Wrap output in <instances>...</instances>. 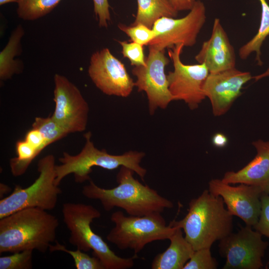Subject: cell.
<instances>
[{"label": "cell", "instance_id": "6da1fadb", "mask_svg": "<svg viewBox=\"0 0 269 269\" xmlns=\"http://www.w3.org/2000/svg\"><path fill=\"white\" fill-rule=\"evenodd\" d=\"M134 172L131 169L122 166L117 175L118 186L105 189L90 180L89 184L83 186L82 193L87 198L99 200L106 211L118 207L131 216L161 213L166 209L173 208L172 202L134 178Z\"/></svg>", "mask_w": 269, "mask_h": 269}, {"label": "cell", "instance_id": "7a4b0ae2", "mask_svg": "<svg viewBox=\"0 0 269 269\" xmlns=\"http://www.w3.org/2000/svg\"><path fill=\"white\" fill-rule=\"evenodd\" d=\"M59 221L38 208H28L0 219V253L36 250L45 253L55 241Z\"/></svg>", "mask_w": 269, "mask_h": 269}, {"label": "cell", "instance_id": "3957f363", "mask_svg": "<svg viewBox=\"0 0 269 269\" xmlns=\"http://www.w3.org/2000/svg\"><path fill=\"white\" fill-rule=\"evenodd\" d=\"M188 205L185 217L171 223L182 230L194 251L211 248L215 242L232 232L233 216L225 207L221 197L205 190Z\"/></svg>", "mask_w": 269, "mask_h": 269}, {"label": "cell", "instance_id": "277c9868", "mask_svg": "<svg viewBox=\"0 0 269 269\" xmlns=\"http://www.w3.org/2000/svg\"><path fill=\"white\" fill-rule=\"evenodd\" d=\"M62 213L65 224L70 232L69 243L84 252L93 251V256L102 263L105 269H128L134 265L137 255L122 258L116 255L103 238L92 229L93 221L101 217V213L91 205L65 203Z\"/></svg>", "mask_w": 269, "mask_h": 269}, {"label": "cell", "instance_id": "5b68a950", "mask_svg": "<svg viewBox=\"0 0 269 269\" xmlns=\"http://www.w3.org/2000/svg\"><path fill=\"white\" fill-rule=\"evenodd\" d=\"M91 136V132L84 134L85 143L80 153L73 155L64 152L63 157L59 158L61 164L55 166L56 185L59 186L63 178L70 174H74L75 181L78 183L90 180L89 175L94 166L111 170L125 166L143 180L146 170L140 163L145 156L144 152L130 150L120 155L111 154L105 149L96 148Z\"/></svg>", "mask_w": 269, "mask_h": 269}, {"label": "cell", "instance_id": "8992f818", "mask_svg": "<svg viewBox=\"0 0 269 269\" xmlns=\"http://www.w3.org/2000/svg\"><path fill=\"white\" fill-rule=\"evenodd\" d=\"M161 214L134 216H126L122 211L114 212L110 219L115 226L107 235V240L121 250H133L134 255L150 243L169 240L177 227L171 222L167 225Z\"/></svg>", "mask_w": 269, "mask_h": 269}, {"label": "cell", "instance_id": "52a82bcc", "mask_svg": "<svg viewBox=\"0 0 269 269\" xmlns=\"http://www.w3.org/2000/svg\"><path fill=\"white\" fill-rule=\"evenodd\" d=\"M55 166L53 155L40 159L37 164L39 175L34 182L26 188L16 185L9 196L0 199V219L25 208L53 209L62 192L55 183Z\"/></svg>", "mask_w": 269, "mask_h": 269}, {"label": "cell", "instance_id": "ba28073f", "mask_svg": "<svg viewBox=\"0 0 269 269\" xmlns=\"http://www.w3.org/2000/svg\"><path fill=\"white\" fill-rule=\"evenodd\" d=\"M184 47L178 44L168 49L173 65L167 75L168 89L173 100H182L193 110L206 98L203 87L209 72L204 64H184L180 59Z\"/></svg>", "mask_w": 269, "mask_h": 269}, {"label": "cell", "instance_id": "9c48e42d", "mask_svg": "<svg viewBox=\"0 0 269 269\" xmlns=\"http://www.w3.org/2000/svg\"><path fill=\"white\" fill-rule=\"evenodd\" d=\"M206 19L204 3L200 0H196L185 16L180 18L162 17L157 20L152 27L156 36L148 46L158 50L171 48L178 44H183L184 47L193 46L196 43Z\"/></svg>", "mask_w": 269, "mask_h": 269}, {"label": "cell", "instance_id": "30bf717a", "mask_svg": "<svg viewBox=\"0 0 269 269\" xmlns=\"http://www.w3.org/2000/svg\"><path fill=\"white\" fill-rule=\"evenodd\" d=\"M252 227L246 225L219 241V254L226 259L223 269H259L263 266L268 243Z\"/></svg>", "mask_w": 269, "mask_h": 269}, {"label": "cell", "instance_id": "8fae6325", "mask_svg": "<svg viewBox=\"0 0 269 269\" xmlns=\"http://www.w3.org/2000/svg\"><path fill=\"white\" fill-rule=\"evenodd\" d=\"M148 49L145 64L134 66L132 72L136 78L134 85L138 91L146 94L149 114L152 115L158 108H166L173 98L164 72L169 62L165 55V50H158L151 46H148Z\"/></svg>", "mask_w": 269, "mask_h": 269}, {"label": "cell", "instance_id": "7c38bea8", "mask_svg": "<svg viewBox=\"0 0 269 269\" xmlns=\"http://www.w3.org/2000/svg\"><path fill=\"white\" fill-rule=\"evenodd\" d=\"M54 82L55 107L52 118L68 134L85 131L89 108L79 89L59 74H55Z\"/></svg>", "mask_w": 269, "mask_h": 269}, {"label": "cell", "instance_id": "4fadbf2b", "mask_svg": "<svg viewBox=\"0 0 269 269\" xmlns=\"http://www.w3.org/2000/svg\"><path fill=\"white\" fill-rule=\"evenodd\" d=\"M88 71L95 86L107 95L127 97L135 86L124 64L107 48L92 55Z\"/></svg>", "mask_w": 269, "mask_h": 269}, {"label": "cell", "instance_id": "5bb4252c", "mask_svg": "<svg viewBox=\"0 0 269 269\" xmlns=\"http://www.w3.org/2000/svg\"><path fill=\"white\" fill-rule=\"evenodd\" d=\"M208 185L211 194L222 198L231 214L239 217L248 226L253 227L257 223L261 197L266 193L263 188L244 183L234 186L220 179H212Z\"/></svg>", "mask_w": 269, "mask_h": 269}, {"label": "cell", "instance_id": "9a60e30c", "mask_svg": "<svg viewBox=\"0 0 269 269\" xmlns=\"http://www.w3.org/2000/svg\"><path fill=\"white\" fill-rule=\"evenodd\" d=\"M252 79L250 72L236 67L209 73L203 89L206 98L210 100L213 115L220 116L226 114L241 95L243 86Z\"/></svg>", "mask_w": 269, "mask_h": 269}, {"label": "cell", "instance_id": "2e32d148", "mask_svg": "<svg viewBox=\"0 0 269 269\" xmlns=\"http://www.w3.org/2000/svg\"><path fill=\"white\" fill-rule=\"evenodd\" d=\"M195 59L204 64L209 73L235 68V50L219 18H215L211 36L202 43Z\"/></svg>", "mask_w": 269, "mask_h": 269}, {"label": "cell", "instance_id": "e0dca14e", "mask_svg": "<svg viewBox=\"0 0 269 269\" xmlns=\"http://www.w3.org/2000/svg\"><path fill=\"white\" fill-rule=\"evenodd\" d=\"M252 144L257 151L255 157L242 169L226 172L222 180L230 184L259 186L269 194V141L258 139Z\"/></svg>", "mask_w": 269, "mask_h": 269}, {"label": "cell", "instance_id": "ac0fdd59", "mask_svg": "<svg viewBox=\"0 0 269 269\" xmlns=\"http://www.w3.org/2000/svg\"><path fill=\"white\" fill-rule=\"evenodd\" d=\"M170 245L163 252L153 259L152 269H183L194 250L183 235L182 230L177 227L169 238Z\"/></svg>", "mask_w": 269, "mask_h": 269}, {"label": "cell", "instance_id": "d6986e66", "mask_svg": "<svg viewBox=\"0 0 269 269\" xmlns=\"http://www.w3.org/2000/svg\"><path fill=\"white\" fill-rule=\"evenodd\" d=\"M24 34L22 26L19 24L13 30L7 44L0 53V79L2 81L11 78L22 70L21 62L15 60L14 57L20 53V40Z\"/></svg>", "mask_w": 269, "mask_h": 269}, {"label": "cell", "instance_id": "ffe728a7", "mask_svg": "<svg viewBox=\"0 0 269 269\" xmlns=\"http://www.w3.org/2000/svg\"><path fill=\"white\" fill-rule=\"evenodd\" d=\"M137 9L132 24L142 23L151 28L154 22L162 17H176L178 11L167 0H137Z\"/></svg>", "mask_w": 269, "mask_h": 269}, {"label": "cell", "instance_id": "44dd1931", "mask_svg": "<svg viewBox=\"0 0 269 269\" xmlns=\"http://www.w3.org/2000/svg\"><path fill=\"white\" fill-rule=\"evenodd\" d=\"M261 6L260 24L256 34L248 42L242 45L239 50L241 59L245 60L253 53H256V61L258 64H263L261 59V47L269 35V5L267 0H259Z\"/></svg>", "mask_w": 269, "mask_h": 269}, {"label": "cell", "instance_id": "7402d4cb", "mask_svg": "<svg viewBox=\"0 0 269 269\" xmlns=\"http://www.w3.org/2000/svg\"><path fill=\"white\" fill-rule=\"evenodd\" d=\"M61 0H19L17 14L25 20H34L50 12Z\"/></svg>", "mask_w": 269, "mask_h": 269}, {"label": "cell", "instance_id": "603a6c76", "mask_svg": "<svg viewBox=\"0 0 269 269\" xmlns=\"http://www.w3.org/2000/svg\"><path fill=\"white\" fill-rule=\"evenodd\" d=\"M15 149L17 156L9 160V166L14 176L23 175L40 151L27 142L20 140L16 142Z\"/></svg>", "mask_w": 269, "mask_h": 269}, {"label": "cell", "instance_id": "cb8c5ba5", "mask_svg": "<svg viewBox=\"0 0 269 269\" xmlns=\"http://www.w3.org/2000/svg\"><path fill=\"white\" fill-rule=\"evenodd\" d=\"M49 250L51 252L61 251L69 254L72 257L77 269H105L101 261L96 257H91L77 249L76 251L68 250L57 241L54 245L50 246Z\"/></svg>", "mask_w": 269, "mask_h": 269}, {"label": "cell", "instance_id": "d4e9b609", "mask_svg": "<svg viewBox=\"0 0 269 269\" xmlns=\"http://www.w3.org/2000/svg\"><path fill=\"white\" fill-rule=\"evenodd\" d=\"M32 128L41 133L48 145L63 138L68 134L51 116L46 118L36 117Z\"/></svg>", "mask_w": 269, "mask_h": 269}, {"label": "cell", "instance_id": "484cf974", "mask_svg": "<svg viewBox=\"0 0 269 269\" xmlns=\"http://www.w3.org/2000/svg\"><path fill=\"white\" fill-rule=\"evenodd\" d=\"M118 27L125 32L133 42L142 46L148 45L156 36L152 28L140 23L130 26L120 23L118 25Z\"/></svg>", "mask_w": 269, "mask_h": 269}, {"label": "cell", "instance_id": "4316f807", "mask_svg": "<svg viewBox=\"0 0 269 269\" xmlns=\"http://www.w3.org/2000/svg\"><path fill=\"white\" fill-rule=\"evenodd\" d=\"M32 250H25L0 258V269H30Z\"/></svg>", "mask_w": 269, "mask_h": 269}, {"label": "cell", "instance_id": "83f0119b", "mask_svg": "<svg viewBox=\"0 0 269 269\" xmlns=\"http://www.w3.org/2000/svg\"><path fill=\"white\" fill-rule=\"evenodd\" d=\"M218 263L212 257L211 248L195 250L183 269H216Z\"/></svg>", "mask_w": 269, "mask_h": 269}, {"label": "cell", "instance_id": "f1b7e54d", "mask_svg": "<svg viewBox=\"0 0 269 269\" xmlns=\"http://www.w3.org/2000/svg\"><path fill=\"white\" fill-rule=\"evenodd\" d=\"M122 48L123 56L128 58L133 66H138L145 64V58L143 46L134 42L118 41Z\"/></svg>", "mask_w": 269, "mask_h": 269}, {"label": "cell", "instance_id": "f546056e", "mask_svg": "<svg viewBox=\"0 0 269 269\" xmlns=\"http://www.w3.org/2000/svg\"><path fill=\"white\" fill-rule=\"evenodd\" d=\"M261 211L255 230L269 238V194L265 193L261 197Z\"/></svg>", "mask_w": 269, "mask_h": 269}, {"label": "cell", "instance_id": "4dcf8cb0", "mask_svg": "<svg viewBox=\"0 0 269 269\" xmlns=\"http://www.w3.org/2000/svg\"><path fill=\"white\" fill-rule=\"evenodd\" d=\"M94 11L98 18L99 25L107 27L108 21L111 20L109 4L108 0H93Z\"/></svg>", "mask_w": 269, "mask_h": 269}, {"label": "cell", "instance_id": "1f68e13d", "mask_svg": "<svg viewBox=\"0 0 269 269\" xmlns=\"http://www.w3.org/2000/svg\"><path fill=\"white\" fill-rule=\"evenodd\" d=\"M24 139L40 152L48 146L41 133L32 128L26 133Z\"/></svg>", "mask_w": 269, "mask_h": 269}, {"label": "cell", "instance_id": "d6a6232c", "mask_svg": "<svg viewBox=\"0 0 269 269\" xmlns=\"http://www.w3.org/2000/svg\"><path fill=\"white\" fill-rule=\"evenodd\" d=\"M177 11L190 10L196 0H167Z\"/></svg>", "mask_w": 269, "mask_h": 269}, {"label": "cell", "instance_id": "836d02e7", "mask_svg": "<svg viewBox=\"0 0 269 269\" xmlns=\"http://www.w3.org/2000/svg\"><path fill=\"white\" fill-rule=\"evenodd\" d=\"M212 143L217 147H223L228 143V138L225 135L222 133L215 134L212 137Z\"/></svg>", "mask_w": 269, "mask_h": 269}, {"label": "cell", "instance_id": "e575fe53", "mask_svg": "<svg viewBox=\"0 0 269 269\" xmlns=\"http://www.w3.org/2000/svg\"><path fill=\"white\" fill-rule=\"evenodd\" d=\"M267 77H269V67L263 73L255 76H253V79L256 81H257Z\"/></svg>", "mask_w": 269, "mask_h": 269}, {"label": "cell", "instance_id": "d590c367", "mask_svg": "<svg viewBox=\"0 0 269 269\" xmlns=\"http://www.w3.org/2000/svg\"><path fill=\"white\" fill-rule=\"evenodd\" d=\"M10 190L9 187L6 185L0 183V197L3 196L4 194L7 193Z\"/></svg>", "mask_w": 269, "mask_h": 269}, {"label": "cell", "instance_id": "8d00e7d4", "mask_svg": "<svg viewBox=\"0 0 269 269\" xmlns=\"http://www.w3.org/2000/svg\"><path fill=\"white\" fill-rule=\"evenodd\" d=\"M19 0H0V5H3L9 2H18Z\"/></svg>", "mask_w": 269, "mask_h": 269}, {"label": "cell", "instance_id": "74e56055", "mask_svg": "<svg viewBox=\"0 0 269 269\" xmlns=\"http://www.w3.org/2000/svg\"></svg>", "mask_w": 269, "mask_h": 269}, {"label": "cell", "instance_id": "f35d334b", "mask_svg": "<svg viewBox=\"0 0 269 269\" xmlns=\"http://www.w3.org/2000/svg\"><path fill=\"white\" fill-rule=\"evenodd\" d=\"M269 1V0H268Z\"/></svg>", "mask_w": 269, "mask_h": 269}]
</instances>
